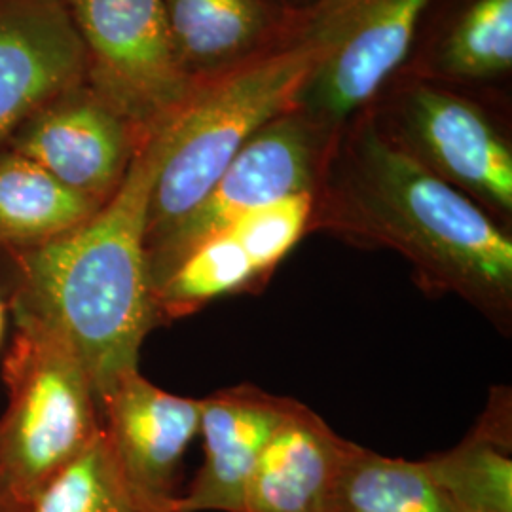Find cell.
Masks as SVG:
<instances>
[{"label":"cell","instance_id":"1","mask_svg":"<svg viewBox=\"0 0 512 512\" xmlns=\"http://www.w3.org/2000/svg\"><path fill=\"white\" fill-rule=\"evenodd\" d=\"M310 230L399 253L425 293L458 296L511 334V236L406 154L374 116L338 129Z\"/></svg>","mask_w":512,"mask_h":512},{"label":"cell","instance_id":"2","mask_svg":"<svg viewBox=\"0 0 512 512\" xmlns=\"http://www.w3.org/2000/svg\"><path fill=\"white\" fill-rule=\"evenodd\" d=\"M169 139V120L145 135L128 173L92 219L65 236L14 253L12 311L59 332L92 378L97 397L139 368L160 325L148 274V205Z\"/></svg>","mask_w":512,"mask_h":512},{"label":"cell","instance_id":"3","mask_svg":"<svg viewBox=\"0 0 512 512\" xmlns=\"http://www.w3.org/2000/svg\"><path fill=\"white\" fill-rule=\"evenodd\" d=\"M361 0L317 12L304 35L203 82L169 118V139L148 205L147 251L205 198L247 141L296 109L300 92L355 18Z\"/></svg>","mask_w":512,"mask_h":512},{"label":"cell","instance_id":"4","mask_svg":"<svg viewBox=\"0 0 512 512\" xmlns=\"http://www.w3.org/2000/svg\"><path fill=\"white\" fill-rule=\"evenodd\" d=\"M4 357L6 408L0 416V473L25 507L88 450L103 431L92 378L69 342L14 311Z\"/></svg>","mask_w":512,"mask_h":512},{"label":"cell","instance_id":"5","mask_svg":"<svg viewBox=\"0 0 512 512\" xmlns=\"http://www.w3.org/2000/svg\"><path fill=\"white\" fill-rule=\"evenodd\" d=\"M86 52V84L143 135L202 86L179 61L164 0H63Z\"/></svg>","mask_w":512,"mask_h":512},{"label":"cell","instance_id":"6","mask_svg":"<svg viewBox=\"0 0 512 512\" xmlns=\"http://www.w3.org/2000/svg\"><path fill=\"white\" fill-rule=\"evenodd\" d=\"M336 133L294 109L253 135L200 205L148 249L152 293L194 247L226 232L241 215L294 194H315Z\"/></svg>","mask_w":512,"mask_h":512},{"label":"cell","instance_id":"7","mask_svg":"<svg viewBox=\"0 0 512 512\" xmlns=\"http://www.w3.org/2000/svg\"><path fill=\"white\" fill-rule=\"evenodd\" d=\"M389 137L486 213H512V152L475 103L431 86L406 93Z\"/></svg>","mask_w":512,"mask_h":512},{"label":"cell","instance_id":"8","mask_svg":"<svg viewBox=\"0 0 512 512\" xmlns=\"http://www.w3.org/2000/svg\"><path fill=\"white\" fill-rule=\"evenodd\" d=\"M143 139L124 114L82 84L33 114L6 148L103 205L124 181Z\"/></svg>","mask_w":512,"mask_h":512},{"label":"cell","instance_id":"9","mask_svg":"<svg viewBox=\"0 0 512 512\" xmlns=\"http://www.w3.org/2000/svg\"><path fill=\"white\" fill-rule=\"evenodd\" d=\"M86 84V52L63 0H0V150L33 114Z\"/></svg>","mask_w":512,"mask_h":512},{"label":"cell","instance_id":"10","mask_svg":"<svg viewBox=\"0 0 512 512\" xmlns=\"http://www.w3.org/2000/svg\"><path fill=\"white\" fill-rule=\"evenodd\" d=\"M433 0H361L348 31L311 74L296 109L340 129L384 88L410 54Z\"/></svg>","mask_w":512,"mask_h":512},{"label":"cell","instance_id":"11","mask_svg":"<svg viewBox=\"0 0 512 512\" xmlns=\"http://www.w3.org/2000/svg\"><path fill=\"white\" fill-rule=\"evenodd\" d=\"M103 433L129 480L154 501L173 503L184 454L200 435L202 399L164 391L141 370L99 395Z\"/></svg>","mask_w":512,"mask_h":512},{"label":"cell","instance_id":"12","mask_svg":"<svg viewBox=\"0 0 512 512\" xmlns=\"http://www.w3.org/2000/svg\"><path fill=\"white\" fill-rule=\"evenodd\" d=\"M293 399L275 397L255 385H238L202 399L200 435L205 459L179 512H241L247 480L264 446L285 418Z\"/></svg>","mask_w":512,"mask_h":512},{"label":"cell","instance_id":"13","mask_svg":"<svg viewBox=\"0 0 512 512\" xmlns=\"http://www.w3.org/2000/svg\"><path fill=\"white\" fill-rule=\"evenodd\" d=\"M351 446V440L293 399L256 459L241 512H334Z\"/></svg>","mask_w":512,"mask_h":512},{"label":"cell","instance_id":"14","mask_svg":"<svg viewBox=\"0 0 512 512\" xmlns=\"http://www.w3.org/2000/svg\"><path fill=\"white\" fill-rule=\"evenodd\" d=\"M186 74L203 84L255 57L274 29L264 0H164Z\"/></svg>","mask_w":512,"mask_h":512},{"label":"cell","instance_id":"15","mask_svg":"<svg viewBox=\"0 0 512 512\" xmlns=\"http://www.w3.org/2000/svg\"><path fill=\"white\" fill-rule=\"evenodd\" d=\"M103 205L59 183L16 150H0V251L14 255L50 243L92 219Z\"/></svg>","mask_w":512,"mask_h":512},{"label":"cell","instance_id":"16","mask_svg":"<svg viewBox=\"0 0 512 512\" xmlns=\"http://www.w3.org/2000/svg\"><path fill=\"white\" fill-rule=\"evenodd\" d=\"M511 391L494 389L488 408L456 448L431 456L465 512H512Z\"/></svg>","mask_w":512,"mask_h":512},{"label":"cell","instance_id":"17","mask_svg":"<svg viewBox=\"0 0 512 512\" xmlns=\"http://www.w3.org/2000/svg\"><path fill=\"white\" fill-rule=\"evenodd\" d=\"M334 512H465L433 459L387 458L355 444L344 463Z\"/></svg>","mask_w":512,"mask_h":512},{"label":"cell","instance_id":"18","mask_svg":"<svg viewBox=\"0 0 512 512\" xmlns=\"http://www.w3.org/2000/svg\"><path fill=\"white\" fill-rule=\"evenodd\" d=\"M177 501V499H175ZM143 494L124 473L105 433L37 495L27 512H179Z\"/></svg>","mask_w":512,"mask_h":512},{"label":"cell","instance_id":"19","mask_svg":"<svg viewBox=\"0 0 512 512\" xmlns=\"http://www.w3.org/2000/svg\"><path fill=\"white\" fill-rule=\"evenodd\" d=\"M262 287L238 241L228 232L194 247L154 289L160 323L181 319L228 294Z\"/></svg>","mask_w":512,"mask_h":512},{"label":"cell","instance_id":"20","mask_svg":"<svg viewBox=\"0 0 512 512\" xmlns=\"http://www.w3.org/2000/svg\"><path fill=\"white\" fill-rule=\"evenodd\" d=\"M440 65L458 78H490L512 67V0H475L448 35Z\"/></svg>","mask_w":512,"mask_h":512},{"label":"cell","instance_id":"21","mask_svg":"<svg viewBox=\"0 0 512 512\" xmlns=\"http://www.w3.org/2000/svg\"><path fill=\"white\" fill-rule=\"evenodd\" d=\"M313 200V192H302L266 203L241 215L226 230L238 241L262 283L310 230Z\"/></svg>","mask_w":512,"mask_h":512},{"label":"cell","instance_id":"22","mask_svg":"<svg viewBox=\"0 0 512 512\" xmlns=\"http://www.w3.org/2000/svg\"><path fill=\"white\" fill-rule=\"evenodd\" d=\"M29 507H25L19 501L16 494L12 492L10 484L6 482L4 475L0 473V512H27Z\"/></svg>","mask_w":512,"mask_h":512},{"label":"cell","instance_id":"23","mask_svg":"<svg viewBox=\"0 0 512 512\" xmlns=\"http://www.w3.org/2000/svg\"><path fill=\"white\" fill-rule=\"evenodd\" d=\"M285 4L293 6V8H308L313 12H319L323 6V0H283Z\"/></svg>","mask_w":512,"mask_h":512},{"label":"cell","instance_id":"24","mask_svg":"<svg viewBox=\"0 0 512 512\" xmlns=\"http://www.w3.org/2000/svg\"><path fill=\"white\" fill-rule=\"evenodd\" d=\"M2 336H4V306L0 302V342H2Z\"/></svg>","mask_w":512,"mask_h":512},{"label":"cell","instance_id":"25","mask_svg":"<svg viewBox=\"0 0 512 512\" xmlns=\"http://www.w3.org/2000/svg\"><path fill=\"white\" fill-rule=\"evenodd\" d=\"M340 2H346V0H323V6H321V10H325V8H330V6H336V4H340ZM319 10V12H321ZM317 14V12H315Z\"/></svg>","mask_w":512,"mask_h":512}]
</instances>
